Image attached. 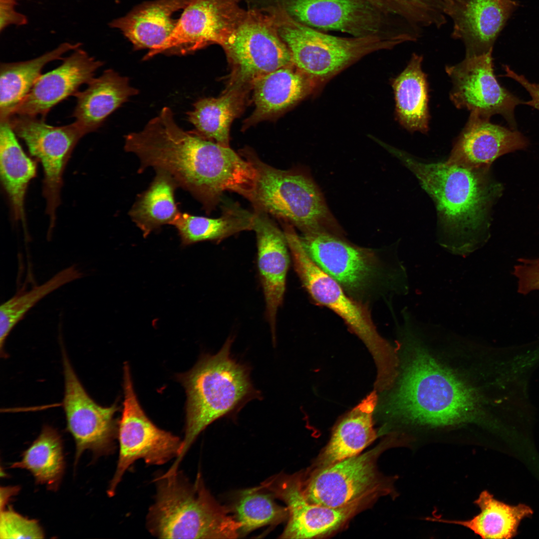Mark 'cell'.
<instances>
[{"mask_svg": "<svg viewBox=\"0 0 539 539\" xmlns=\"http://www.w3.org/2000/svg\"><path fill=\"white\" fill-rule=\"evenodd\" d=\"M518 5L515 0H468L451 19L452 37L462 41L466 57L487 53Z\"/></svg>", "mask_w": 539, "mask_h": 539, "instance_id": "22", "label": "cell"}, {"mask_svg": "<svg viewBox=\"0 0 539 539\" xmlns=\"http://www.w3.org/2000/svg\"><path fill=\"white\" fill-rule=\"evenodd\" d=\"M192 0H152L133 7L124 16L111 20L110 27L119 29L135 50L152 51L170 36L179 19L175 13L184 9Z\"/></svg>", "mask_w": 539, "mask_h": 539, "instance_id": "23", "label": "cell"}, {"mask_svg": "<svg viewBox=\"0 0 539 539\" xmlns=\"http://www.w3.org/2000/svg\"><path fill=\"white\" fill-rule=\"evenodd\" d=\"M492 51L465 57L461 62L447 66L452 88L450 97L459 109H467L490 120L501 115L512 129H516L515 107L524 103L498 82L494 73Z\"/></svg>", "mask_w": 539, "mask_h": 539, "instance_id": "14", "label": "cell"}, {"mask_svg": "<svg viewBox=\"0 0 539 539\" xmlns=\"http://www.w3.org/2000/svg\"><path fill=\"white\" fill-rule=\"evenodd\" d=\"M402 366L392 386L378 393L374 417L383 425L395 420L449 425L475 418L474 392L429 355L415 353Z\"/></svg>", "mask_w": 539, "mask_h": 539, "instance_id": "3", "label": "cell"}, {"mask_svg": "<svg viewBox=\"0 0 539 539\" xmlns=\"http://www.w3.org/2000/svg\"><path fill=\"white\" fill-rule=\"evenodd\" d=\"M287 3L291 17L320 31L400 38L392 21L367 0H288Z\"/></svg>", "mask_w": 539, "mask_h": 539, "instance_id": "17", "label": "cell"}, {"mask_svg": "<svg viewBox=\"0 0 539 539\" xmlns=\"http://www.w3.org/2000/svg\"><path fill=\"white\" fill-rule=\"evenodd\" d=\"M279 34L287 45L293 64L318 88L362 57L401 44L387 34L343 37L328 34L290 17Z\"/></svg>", "mask_w": 539, "mask_h": 539, "instance_id": "9", "label": "cell"}, {"mask_svg": "<svg viewBox=\"0 0 539 539\" xmlns=\"http://www.w3.org/2000/svg\"><path fill=\"white\" fill-rule=\"evenodd\" d=\"M20 0H0V31L2 32L11 25L21 26L27 24L25 15L17 11L15 6Z\"/></svg>", "mask_w": 539, "mask_h": 539, "instance_id": "40", "label": "cell"}, {"mask_svg": "<svg viewBox=\"0 0 539 539\" xmlns=\"http://www.w3.org/2000/svg\"><path fill=\"white\" fill-rule=\"evenodd\" d=\"M299 238L313 261L348 294L365 305L364 301L382 289L408 291L403 266L390 270L371 249L357 247L326 231L302 234Z\"/></svg>", "mask_w": 539, "mask_h": 539, "instance_id": "8", "label": "cell"}, {"mask_svg": "<svg viewBox=\"0 0 539 539\" xmlns=\"http://www.w3.org/2000/svg\"><path fill=\"white\" fill-rule=\"evenodd\" d=\"M240 16L237 0H192L170 36L144 59L161 53L184 54L211 44L223 45L243 21Z\"/></svg>", "mask_w": 539, "mask_h": 539, "instance_id": "16", "label": "cell"}, {"mask_svg": "<svg viewBox=\"0 0 539 539\" xmlns=\"http://www.w3.org/2000/svg\"><path fill=\"white\" fill-rule=\"evenodd\" d=\"M157 492L147 517L152 535L161 539H235L240 525L213 498L199 473L193 483L179 472L155 480Z\"/></svg>", "mask_w": 539, "mask_h": 539, "instance_id": "5", "label": "cell"}, {"mask_svg": "<svg viewBox=\"0 0 539 539\" xmlns=\"http://www.w3.org/2000/svg\"><path fill=\"white\" fill-rule=\"evenodd\" d=\"M515 266L513 274L518 279V291L527 294L539 290V258L520 259Z\"/></svg>", "mask_w": 539, "mask_h": 539, "instance_id": "39", "label": "cell"}, {"mask_svg": "<svg viewBox=\"0 0 539 539\" xmlns=\"http://www.w3.org/2000/svg\"><path fill=\"white\" fill-rule=\"evenodd\" d=\"M103 64L80 47L74 50L58 67L40 76L13 115L44 118L54 106L88 84Z\"/></svg>", "mask_w": 539, "mask_h": 539, "instance_id": "20", "label": "cell"}, {"mask_svg": "<svg viewBox=\"0 0 539 539\" xmlns=\"http://www.w3.org/2000/svg\"><path fill=\"white\" fill-rule=\"evenodd\" d=\"M252 88L255 109L246 127L279 114L318 89L293 64L265 75Z\"/></svg>", "mask_w": 539, "mask_h": 539, "instance_id": "24", "label": "cell"}, {"mask_svg": "<svg viewBox=\"0 0 539 539\" xmlns=\"http://www.w3.org/2000/svg\"><path fill=\"white\" fill-rule=\"evenodd\" d=\"M387 149L415 175L434 201L439 244L462 256L478 249L484 240L488 211L496 192L488 169L446 161L427 162L393 148Z\"/></svg>", "mask_w": 539, "mask_h": 539, "instance_id": "2", "label": "cell"}, {"mask_svg": "<svg viewBox=\"0 0 539 539\" xmlns=\"http://www.w3.org/2000/svg\"><path fill=\"white\" fill-rule=\"evenodd\" d=\"M82 91L77 92L73 113L75 122L86 134L99 128L107 117L138 93L128 78L112 69L94 77Z\"/></svg>", "mask_w": 539, "mask_h": 539, "instance_id": "26", "label": "cell"}, {"mask_svg": "<svg viewBox=\"0 0 539 539\" xmlns=\"http://www.w3.org/2000/svg\"><path fill=\"white\" fill-rule=\"evenodd\" d=\"M233 342L229 337L218 353L203 356L190 371L179 376L187 396L186 422L181 449L170 468L172 471L178 470L191 446L208 426L260 397L248 367L232 357Z\"/></svg>", "mask_w": 539, "mask_h": 539, "instance_id": "4", "label": "cell"}, {"mask_svg": "<svg viewBox=\"0 0 539 539\" xmlns=\"http://www.w3.org/2000/svg\"><path fill=\"white\" fill-rule=\"evenodd\" d=\"M123 410L117 431L119 456L115 473L107 490L113 496L127 469L143 459L151 465H161L178 457L182 440L157 427L146 416L134 392L129 368L124 367Z\"/></svg>", "mask_w": 539, "mask_h": 539, "instance_id": "11", "label": "cell"}, {"mask_svg": "<svg viewBox=\"0 0 539 539\" xmlns=\"http://www.w3.org/2000/svg\"><path fill=\"white\" fill-rule=\"evenodd\" d=\"M516 129L492 123L471 112L447 162L475 168L489 169L499 157L528 145Z\"/></svg>", "mask_w": 539, "mask_h": 539, "instance_id": "21", "label": "cell"}, {"mask_svg": "<svg viewBox=\"0 0 539 539\" xmlns=\"http://www.w3.org/2000/svg\"><path fill=\"white\" fill-rule=\"evenodd\" d=\"M240 154L257 170L256 186L249 200L254 210L288 223L302 234L326 231L339 234L338 223L309 175L299 170L275 168L249 148Z\"/></svg>", "mask_w": 539, "mask_h": 539, "instance_id": "6", "label": "cell"}, {"mask_svg": "<svg viewBox=\"0 0 539 539\" xmlns=\"http://www.w3.org/2000/svg\"><path fill=\"white\" fill-rule=\"evenodd\" d=\"M257 264L265 301L266 317L276 341L277 314L283 303L290 253L285 235L270 215L254 210Z\"/></svg>", "mask_w": 539, "mask_h": 539, "instance_id": "19", "label": "cell"}, {"mask_svg": "<svg viewBox=\"0 0 539 539\" xmlns=\"http://www.w3.org/2000/svg\"><path fill=\"white\" fill-rule=\"evenodd\" d=\"M124 149L140 161L139 173L153 168L170 175L210 213L223 193L239 186L244 173L240 155L230 146L186 131L171 109L164 107L140 132L125 136Z\"/></svg>", "mask_w": 539, "mask_h": 539, "instance_id": "1", "label": "cell"}, {"mask_svg": "<svg viewBox=\"0 0 539 539\" xmlns=\"http://www.w3.org/2000/svg\"><path fill=\"white\" fill-rule=\"evenodd\" d=\"M262 485L286 505L288 521L281 539H312L329 535L369 503L359 502L341 508L310 503L302 491L301 473L277 475Z\"/></svg>", "mask_w": 539, "mask_h": 539, "instance_id": "18", "label": "cell"}, {"mask_svg": "<svg viewBox=\"0 0 539 539\" xmlns=\"http://www.w3.org/2000/svg\"><path fill=\"white\" fill-rule=\"evenodd\" d=\"M474 503L480 512L470 520H449L437 516L425 520L462 526L483 539H509L517 535L521 521L533 514L532 508L527 505H508L495 499L488 491L481 492Z\"/></svg>", "mask_w": 539, "mask_h": 539, "instance_id": "28", "label": "cell"}, {"mask_svg": "<svg viewBox=\"0 0 539 539\" xmlns=\"http://www.w3.org/2000/svg\"><path fill=\"white\" fill-rule=\"evenodd\" d=\"M43 530L35 520L25 518L11 509L0 510V539H42Z\"/></svg>", "mask_w": 539, "mask_h": 539, "instance_id": "37", "label": "cell"}, {"mask_svg": "<svg viewBox=\"0 0 539 539\" xmlns=\"http://www.w3.org/2000/svg\"><path fill=\"white\" fill-rule=\"evenodd\" d=\"M148 189L141 193L129 212L132 221L144 237L165 225H172L180 212L175 198L178 186L167 172L156 171Z\"/></svg>", "mask_w": 539, "mask_h": 539, "instance_id": "33", "label": "cell"}, {"mask_svg": "<svg viewBox=\"0 0 539 539\" xmlns=\"http://www.w3.org/2000/svg\"><path fill=\"white\" fill-rule=\"evenodd\" d=\"M390 436L373 449L328 466L313 469L308 476L301 474L303 494L310 503L330 508H341L377 496L394 492L391 479L380 475L376 460L387 448L401 444Z\"/></svg>", "mask_w": 539, "mask_h": 539, "instance_id": "10", "label": "cell"}, {"mask_svg": "<svg viewBox=\"0 0 539 539\" xmlns=\"http://www.w3.org/2000/svg\"><path fill=\"white\" fill-rule=\"evenodd\" d=\"M231 71L227 88L248 90L259 78L293 64L290 52L264 20H244L222 45Z\"/></svg>", "mask_w": 539, "mask_h": 539, "instance_id": "13", "label": "cell"}, {"mask_svg": "<svg viewBox=\"0 0 539 539\" xmlns=\"http://www.w3.org/2000/svg\"><path fill=\"white\" fill-rule=\"evenodd\" d=\"M18 491V488L16 487L1 488L0 497V509L6 504L7 502L11 496L15 495Z\"/></svg>", "mask_w": 539, "mask_h": 539, "instance_id": "42", "label": "cell"}, {"mask_svg": "<svg viewBox=\"0 0 539 539\" xmlns=\"http://www.w3.org/2000/svg\"><path fill=\"white\" fill-rule=\"evenodd\" d=\"M505 76L511 78L520 83L529 92L531 99L523 104L539 110V83L529 81L524 75L518 74L507 65H503Z\"/></svg>", "mask_w": 539, "mask_h": 539, "instance_id": "41", "label": "cell"}, {"mask_svg": "<svg viewBox=\"0 0 539 539\" xmlns=\"http://www.w3.org/2000/svg\"><path fill=\"white\" fill-rule=\"evenodd\" d=\"M248 90L226 88L216 98L201 99L187 113L188 119L198 136L229 147L230 129L233 120L243 111Z\"/></svg>", "mask_w": 539, "mask_h": 539, "instance_id": "31", "label": "cell"}, {"mask_svg": "<svg viewBox=\"0 0 539 539\" xmlns=\"http://www.w3.org/2000/svg\"><path fill=\"white\" fill-rule=\"evenodd\" d=\"M392 22L400 25L410 23L420 0H367Z\"/></svg>", "mask_w": 539, "mask_h": 539, "instance_id": "38", "label": "cell"}, {"mask_svg": "<svg viewBox=\"0 0 539 539\" xmlns=\"http://www.w3.org/2000/svg\"><path fill=\"white\" fill-rule=\"evenodd\" d=\"M0 174L13 216L25 229L24 201L26 190L35 176L36 166L23 150L8 120L0 121Z\"/></svg>", "mask_w": 539, "mask_h": 539, "instance_id": "27", "label": "cell"}, {"mask_svg": "<svg viewBox=\"0 0 539 539\" xmlns=\"http://www.w3.org/2000/svg\"><path fill=\"white\" fill-rule=\"evenodd\" d=\"M217 218L180 212L171 225L177 229L183 246L203 241L219 243L235 234L253 230L254 213L239 204L223 205Z\"/></svg>", "mask_w": 539, "mask_h": 539, "instance_id": "32", "label": "cell"}, {"mask_svg": "<svg viewBox=\"0 0 539 539\" xmlns=\"http://www.w3.org/2000/svg\"><path fill=\"white\" fill-rule=\"evenodd\" d=\"M64 377L63 407L67 429L75 443V464L82 453L91 451L96 456L112 451L116 428V404L103 407L88 394L78 378L62 347Z\"/></svg>", "mask_w": 539, "mask_h": 539, "instance_id": "15", "label": "cell"}, {"mask_svg": "<svg viewBox=\"0 0 539 539\" xmlns=\"http://www.w3.org/2000/svg\"><path fill=\"white\" fill-rule=\"evenodd\" d=\"M274 495L263 486L243 490L237 495L233 512L240 525V536L268 525H276L288 519L287 507L275 503Z\"/></svg>", "mask_w": 539, "mask_h": 539, "instance_id": "36", "label": "cell"}, {"mask_svg": "<svg viewBox=\"0 0 539 539\" xmlns=\"http://www.w3.org/2000/svg\"><path fill=\"white\" fill-rule=\"evenodd\" d=\"M82 276L79 269L75 265H71L58 271L43 283L19 292L3 303L0 307L1 355L5 356L3 348L9 333L30 309L47 295Z\"/></svg>", "mask_w": 539, "mask_h": 539, "instance_id": "35", "label": "cell"}, {"mask_svg": "<svg viewBox=\"0 0 539 539\" xmlns=\"http://www.w3.org/2000/svg\"><path fill=\"white\" fill-rule=\"evenodd\" d=\"M43 119L16 114L12 115L8 121L16 135L25 142L30 154L42 164L46 211L49 227L53 228L60 204L64 170L76 145L86 134L75 122L53 126Z\"/></svg>", "mask_w": 539, "mask_h": 539, "instance_id": "12", "label": "cell"}, {"mask_svg": "<svg viewBox=\"0 0 539 539\" xmlns=\"http://www.w3.org/2000/svg\"><path fill=\"white\" fill-rule=\"evenodd\" d=\"M377 400L374 390L338 421L313 469L357 455L376 439L374 412Z\"/></svg>", "mask_w": 539, "mask_h": 539, "instance_id": "25", "label": "cell"}, {"mask_svg": "<svg viewBox=\"0 0 539 539\" xmlns=\"http://www.w3.org/2000/svg\"><path fill=\"white\" fill-rule=\"evenodd\" d=\"M423 56L413 53L405 69L392 80L395 113L408 131L427 133L429 130L427 76L423 71Z\"/></svg>", "mask_w": 539, "mask_h": 539, "instance_id": "30", "label": "cell"}, {"mask_svg": "<svg viewBox=\"0 0 539 539\" xmlns=\"http://www.w3.org/2000/svg\"><path fill=\"white\" fill-rule=\"evenodd\" d=\"M80 42H65L35 58L3 63L0 67V120H8L28 95L43 67L49 62L62 59L66 52L81 47Z\"/></svg>", "mask_w": 539, "mask_h": 539, "instance_id": "29", "label": "cell"}, {"mask_svg": "<svg viewBox=\"0 0 539 539\" xmlns=\"http://www.w3.org/2000/svg\"><path fill=\"white\" fill-rule=\"evenodd\" d=\"M295 270L313 299L332 310L364 344L376 367L380 381L396 374L399 365L397 351L378 333L366 305L348 294L334 279L310 258L294 228L284 230Z\"/></svg>", "mask_w": 539, "mask_h": 539, "instance_id": "7", "label": "cell"}, {"mask_svg": "<svg viewBox=\"0 0 539 539\" xmlns=\"http://www.w3.org/2000/svg\"><path fill=\"white\" fill-rule=\"evenodd\" d=\"M64 465L60 436L55 428L46 425L38 437L23 452L21 460L14 463L11 468L26 469L31 473L37 484L56 490L63 476Z\"/></svg>", "mask_w": 539, "mask_h": 539, "instance_id": "34", "label": "cell"}]
</instances>
